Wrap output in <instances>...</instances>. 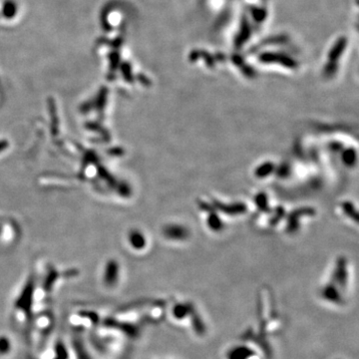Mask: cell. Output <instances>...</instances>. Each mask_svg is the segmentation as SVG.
I'll return each instance as SVG.
<instances>
[{"instance_id": "1", "label": "cell", "mask_w": 359, "mask_h": 359, "mask_svg": "<svg viewBox=\"0 0 359 359\" xmlns=\"http://www.w3.org/2000/svg\"><path fill=\"white\" fill-rule=\"evenodd\" d=\"M259 59L262 63H267V64L276 63L278 65L284 66L287 68H295L297 65L294 58L281 52H272V51L262 52L259 56Z\"/></svg>"}, {"instance_id": "2", "label": "cell", "mask_w": 359, "mask_h": 359, "mask_svg": "<svg viewBox=\"0 0 359 359\" xmlns=\"http://www.w3.org/2000/svg\"><path fill=\"white\" fill-rule=\"evenodd\" d=\"M252 35V27L250 24L249 19L244 15L241 24H240V29L236 33L234 37V45L237 48H241L244 44H246L247 41H249L250 37Z\"/></svg>"}, {"instance_id": "3", "label": "cell", "mask_w": 359, "mask_h": 359, "mask_svg": "<svg viewBox=\"0 0 359 359\" xmlns=\"http://www.w3.org/2000/svg\"><path fill=\"white\" fill-rule=\"evenodd\" d=\"M347 38L345 36H341L339 37L334 44L332 45L329 53H328V59L329 62L331 63H337V61L339 60V58L341 57V55L343 54V52L345 51L346 47H347Z\"/></svg>"}, {"instance_id": "4", "label": "cell", "mask_w": 359, "mask_h": 359, "mask_svg": "<svg viewBox=\"0 0 359 359\" xmlns=\"http://www.w3.org/2000/svg\"><path fill=\"white\" fill-rule=\"evenodd\" d=\"M252 15L257 22L261 23L262 21H264L266 18V11L264 8L255 7L252 9Z\"/></svg>"}]
</instances>
